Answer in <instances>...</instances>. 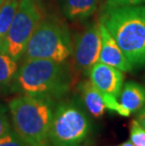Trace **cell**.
Masks as SVG:
<instances>
[{
    "mask_svg": "<svg viewBox=\"0 0 145 146\" xmlns=\"http://www.w3.org/2000/svg\"><path fill=\"white\" fill-rule=\"evenodd\" d=\"M133 66L145 64V6H117L101 20Z\"/></svg>",
    "mask_w": 145,
    "mask_h": 146,
    "instance_id": "cell-1",
    "label": "cell"
},
{
    "mask_svg": "<svg viewBox=\"0 0 145 146\" xmlns=\"http://www.w3.org/2000/svg\"><path fill=\"white\" fill-rule=\"evenodd\" d=\"M13 130L29 146H50L53 107L48 97L24 94L9 103Z\"/></svg>",
    "mask_w": 145,
    "mask_h": 146,
    "instance_id": "cell-2",
    "label": "cell"
},
{
    "mask_svg": "<svg viewBox=\"0 0 145 146\" xmlns=\"http://www.w3.org/2000/svg\"><path fill=\"white\" fill-rule=\"evenodd\" d=\"M17 88L32 96L61 95L69 88V76L63 63L44 58L24 60L15 76Z\"/></svg>",
    "mask_w": 145,
    "mask_h": 146,
    "instance_id": "cell-3",
    "label": "cell"
},
{
    "mask_svg": "<svg viewBox=\"0 0 145 146\" xmlns=\"http://www.w3.org/2000/svg\"><path fill=\"white\" fill-rule=\"evenodd\" d=\"M73 52L70 33L56 21H42L27 42L24 60L44 58L63 63Z\"/></svg>",
    "mask_w": 145,
    "mask_h": 146,
    "instance_id": "cell-4",
    "label": "cell"
},
{
    "mask_svg": "<svg viewBox=\"0 0 145 146\" xmlns=\"http://www.w3.org/2000/svg\"><path fill=\"white\" fill-rule=\"evenodd\" d=\"M41 22L42 14L35 0H20L10 29L0 42V47L18 62Z\"/></svg>",
    "mask_w": 145,
    "mask_h": 146,
    "instance_id": "cell-5",
    "label": "cell"
},
{
    "mask_svg": "<svg viewBox=\"0 0 145 146\" xmlns=\"http://www.w3.org/2000/svg\"><path fill=\"white\" fill-rule=\"evenodd\" d=\"M89 130V120L81 110L71 103H62L53 113L49 138L54 146H80Z\"/></svg>",
    "mask_w": 145,
    "mask_h": 146,
    "instance_id": "cell-6",
    "label": "cell"
},
{
    "mask_svg": "<svg viewBox=\"0 0 145 146\" xmlns=\"http://www.w3.org/2000/svg\"><path fill=\"white\" fill-rule=\"evenodd\" d=\"M102 46L100 24H92L80 33L75 40L73 56L76 67L89 73V69L99 61Z\"/></svg>",
    "mask_w": 145,
    "mask_h": 146,
    "instance_id": "cell-7",
    "label": "cell"
},
{
    "mask_svg": "<svg viewBox=\"0 0 145 146\" xmlns=\"http://www.w3.org/2000/svg\"><path fill=\"white\" fill-rule=\"evenodd\" d=\"M88 74L89 80L103 95L120 97L123 85V74L121 70L98 61Z\"/></svg>",
    "mask_w": 145,
    "mask_h": 146,
    "instance_id": "cell-8",
    "label": "cell"
},
{
    "mask_svg": "<svg viewBox=\"0 0 145 146\" xmlns=\"http://www.w3.org/2000/svg\"><path fill=\"white\" fill-rule=\"evenodd\" d=\"M100 30L102 36V46L99 61L102 63L110 65L122 72H129L133 69V65L127 60L125 55L123 54L122 49L120 48L115 39L105 27L103 22H100Z\"/></svg>",
    "mask_w": 145,
    "mask_h": 146,
    "instance_id": "cell-9",
    "label": "cell"
},
{
    "mask_svg": "<svg viewBox=\"0 0 145 146\" xmlns=\"http://www.w3.org/2000/svg\"><path fill=\"white\" fill-rule=\"evenodd\" d=\"M83 101L88 108L89 112L95 118H100L104 115L106 110V104L103 94L93 85L91 80H85L79 85Z\"/></svg>",
    "mask_w": 145,
    "mask_h": 146,
    "instance_id": "cell-10",
    "label": "cell"
},
{
    "mask_svg": "<svg viewBox=\"0 0 145 146\" xmlns=\"http://www.w3.org/2000/svg\"><path fill=\"white\" fill-rule=\"evenodd\" d=\"M120 103L131 113L140 110L145 105V88L134 81L124 84L120 94Z\"/></svg>",
    "mask_w": 145,
    "mask_h": 146,
    "instance_id": "cell-11",
    "label": "cell"
},
{
    "mask_svg": "<svg viewBox=\"0 0 145 146\" xmlns=\"http://www.w3.org/2000/svg\"><path fill=\"white\" fill-rule=\"evenodd\" d=\"M101 0H62L64 15L70 20H85L97 10Z\"/></svg>",
    "mask_w": 145,
    "mask_h": 146,
    "instance_id": "cell-12",
    "label": "cell"
},
{
    "mask_svg": "<svg viewBox=\"0 0 145 146\" xmlns=\"http://www.w3.org/2000/svg\"><path fill=\"white\" fill-rule=\"evenodd\" d=\"M18 72V64L5 50L0 47V85H9Z\"/></svg>",
    "mask_w": 145,
    "mask_h": 146,
    "instance_id": "cell-13",
    "label": "cell"
},
{
    "mask_svg": "<svg viewBox=\"0 0 145 146\" xmlns=\"http://www.w3.org/2000/svg\"><path fill=\"white\" fill-rule=\"evenodd\" d=\"M20 0H5L0 7V42L5 38L6 34L16 14Z\"/></svg>",
    "mask_w": 145,
    "mask_h": 146,
    "instance_id": "cell-14",
    "label": "cell"
},
{
    "mask_svg": "<svg viewBox=\"0 0 145 146\" xmlns=\"http://www.w3.org/2000/svg\"><path fill=\"white\" fill-rule=\"evenodd\" d=\"M130 141L135 146H145V129L138 120H133L131 122Z\"/></svg>",
    "mask_w": 145,
    "mask_h": 146,
    "instance_id": "cell-15",
    "label": "cell"
},
{
    "mask_svg": "<svg viewBox=\"0 0 145 146\" xmlns=\"http://www.w3.org/2000/svg\"><path fill=\"white\" fill-rule=\"evenodd\" d=\"M0 146H29L18 136L14 130H10L0 137Z\"/></svg>",
    "mask_w": 145,
    "mask_h": 146,
    "instance_id": "cell-16",
    "label": "cell"
},
{
    "mask_svg": "<svg viewBox=\"0 0 145 146\" xmlns=\"http://www.w3.org/2000/svg\"><path fill=\"white\" fill-rule=\"evenodd\" d=\"M10 130L11 125L8 121L6 108L3 106H0V137H2Z\"/></svg>",
    "mask_w": 145,
    "mask_h": 146,
    "instance_id": "cell-17",
    "label": "cell"
},
{
    "mask_svg": "<svg viewBox=\"0 0 145 146\" xmlns=\"http://www.w3.org/2000/svg\"><path fill=\"white\" fill-rule=\"evenodd\" d=\"M145 0H109V7L117 6H133L138 5L144 2Z\"/></svg>",
    "mask_w": 145,
    "mask_h": 146,
    "instance_id": "cell-18",
    "label": "cell"
},
{
    "mask_svg": "<svg viewBox=\"0 0 145 146\" xmlns=\"http://www.w3.org/2000/svg\"><path fill=\"white\" fill-rule=\"evenodd\" d=\"M138 122L140 123V125L145 129V105L140 110V113L138 115Z\"/></svg>",
    "mask_w": 145,
    "mask_h": 146,
    "instance_id": "cell-19",
    "label": "cell"
},
{
    "mask_svg": "<svg viewBox=\"0 0 145 146\" xmlns=\"http://www.w3.org/2000/svg\"><path fill=\"white\" fill-rule=\"evenodd\" d=\"M118 146H135L133 143L131 142V141H125V142H123V143L122 144H120Z\"/></svg>",
    "mask_w": 145,
    "mask_h": 146,
    "instance_id": "cell-20",
    "label": "cell"
},
{
    "mask_svg": "<svg viewBox=\"0 0 145 146\" xmlns=\"http://www.w3.org/2000/svg\"><path fill=\"white\" fill-rule=\"evenodd\" d=\"M4 2H5V0H0V7L3 5V3H4Z\"/></svg>",
    "mask_w": 145,
    "mask_h": 146,
    "instance_id": "cell-21",
    "label": "cell"
},
{
    "mask_svg": "<svg viewBox=\"0 0 145 146\" xmlns=\"http://www.w3.org/2000/svg\"><path fill=\"white\" fill-rule=\"evenodd\" d=\"M84 146H89V145H84Z\"/></svg>",
    "mask_w": 145,
    "mask_h": 146,
    "instance_id": "cell-22",
    "label": "cell"
}]
</instances>
